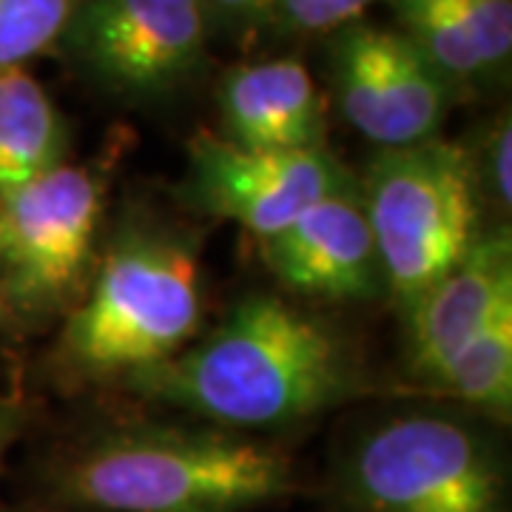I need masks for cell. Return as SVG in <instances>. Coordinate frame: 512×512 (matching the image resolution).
I'll list each match as a JSON object with an SVG mask.
<instances>
[{
	"label": "cell",
	"mask_w": 512,
	"mask_h": 512,
	"mask_svg": "<svg viewBox=\"0 0 512 512\" xmlns=\"http://www.w3.org/2000/svg\"><path fill=\"white\" fill-rule=\"evenodd\" d=\"M222 140L248 151L325 148L328 114L311 72L296 57L245 63L217 89Z\"/></svg>",
	"instance_id": "cell-12"
},
{
	"label": "cell",
	"mask_w": 512,
	"mask_h": 512,
	"mask_svg": "<svg viewBox=\"0 0 512 512\" xmlns=\"http://www.w3.org/2000/svg\"><path fill=\"white\" fill-rule=\"evenodd\" d=\"M69 43L114 92L148 97L180 86L205 52L202 0H80Z\"/></svg>",
	"instance_id": "cell-8"
},
{
	"label": "cell",
	"mask_w": 512,
	"mask_h": 512,
	"mask_svg": "<svg viewBox=\"0 0 512 512\" xmlns=\"http://www.w3.org/2000/svg\"><path fill=\"white\" fill-rule=\"evenodd\" d=\"M83 512H256L296 493L291 458L225 430L137 427L89 441L57 470Z\"/></svg>",
	"instance_id": "cell-2"
},
{
	"label": "cell",
	"mask_w": 512,
	"mask_h": 512,
	"mask_svg": "<svg viewBox=\"0 0 512 512\" xmlns=\"http://www.w3.org/2000/svg\"><path fill=\"white\" fill-rule=\"evenodd\" d=\"M484 163H487V183L493 188V197L498 205L510 208L512 202V131L510 120H498L490 134V143H487V154H484Z\"/></svg>",
	"instance_id": "cell-18"
},
{
	"label": "cell",
	"mask_w": 512,
	"mask_h": 512,
	"mask_svg": "<svg viewBox=\"0 0 512 512\" xmlns=\"http://www.w3.org/2000/svg\"><path fill=\"white\" fill-rule=\"evenodd\" d=\"M342 188H348L345 171L325 148L248 151L214 134H197L191 143V200L211 217L237 222L259 242Z\"/></svg>",
	"instance_id": "cell-9"
},
{
	"label": "cell",
	"mask_w": 512,
	"mask_h": 512,
	"mask_svg": "<svg viewBox=\"0 0 512 512\" xmlns=\"http://www.w3.org/2000/svg\"><path fill=\"white\" fill-rule=\"evenodd\" d=\"M69 131L46 89L20 69L0 72V200L63 165Z\"/></svg>",
	"instance_id": "cell-13"
},
{
	"label": "cell",
	"mask_w": 512,
	"mask_h": 512,
	"mask_svg": "<svg viewBox=\"0 0 512 512\" xmlns=\"http://www.w3.org/2000/svg\"><path fill=\"white\" fill-rule=\"evenodd\" d=\"M362 205L384 282L407 313L481 237L473 157L436 137L382 148L367 171Z\"/></svg>",
	"instance_id": "cell-4"
},
{
	"label": "cell",
	"mask_w": 512,
	"mask_h": 512,
	"mask_svg": "<svg viewBox=\"0 0 512 512\" xmlns=\"http://www.w3.org/2000/svg\"><path fill=\"white\" fill-rule=\"evenodd\" d=\"M433 384L461 404L507 416L512 407V302L478 330Z\"/></svg>",
	"instance_id": "cell-14"
},
{
	"label": "cell",
	"mask_w": 512,
	"mask_h": 512,
	"mask_svg": "<svg viewBox=\"0 0 512 512\" xmlns=\"http://www.w3.org/2000/svg\"><path fill=\"white\" fill-rule=\"evenodd\" d=\"M103 185L57 165L0 200V296L20 311H49L77 291L92 262Z\"/></svg>",
	"instance_id": "cell-6"
},
{
	"label": "cell",
	"mask_w": 512,
	"mask_h": 512,
	"mask_svg": "<svg viewBox=\"0 0 512 512\" xmlns=\"http://www.w3.org/2000/svg\"><path fill=\"white\" fill-rule=\"evenodd\" d=\"M194 251L157 231L111 245L89 296L69 316L60 348L86 376H137L174 359L200 328Z\"/></svg>",
	"instance_id": "cell-3"
},
{
	"label": "cell",
	"mask_w": 512,
	"mask_h": 512,
	"mask_svg": "<svg viewBox=\"0 0 512 512\" xmlns=\"http://www.w3.org/2000/svg\"><path fill=\"white\" fill-rule=\"evenodd\" d=\"M348 512H510L504 461L473 424L399 416L376 424L342 464Z\"/></svg>",
	"instance_id": "cell-5"
},
{
	"label": "cell",
	"mask_w": 512,
	"mask_h": 512,
	"mask_svg": "<svg viewBox=\"0 0 512 512\" xmlns=\"http://www.w3.org/2000/svg\"><path fill=\"white\" fill-rule=\"evenodd\" d=\"M330 74L342 114L379 148L433 140L450 103V80L393 29L367 23L339 29Z\"/></svg>",
	"instance_id": "cell-7"
},
{
	"label": "cell",
	"mask_w": 512,
	"mask_h": 512,
	"mask_svg": "<svg viewBox=\"0 0 512 512\" xmlns=\"http://www.w3.org/2000/svg\"><path fill=\"white\" fill-rule=\"evenodd\" d=\"M259 245L276 279L305 296L370 299L384 282L365 205L350 185Z\"/></svg>",
	"instance_id": "cell-10"
},
{
	"label": "cell",
	"mask_w": 512,
	"mask_h": 512,
	"mask_svg": "<svg viewBox=\"0 0 512 512\" xmlns=\"http://www.w3.org/2000/svg\"><path fill=\"white\" fill-rule=\"evenodd\" d=\"M467 35L476 46L484 72H498L512 55L510 0H453Z\"/></svg>",
	"instance_id": "cell-17"
},
{
	"label": "cell",
	"mask_w": 512,
	"mask_h": 512,
	"mask_svg": "<svg viewBox=\"0 0 512 512\" xmlns=\"http://www.w3.org/2000/svg\"><path fill=\"white\" fill-rule=\"evenodd\" d=\"M128 384L228 430H259L348 399L353 367L336 333L316 316L271 293H251L200 345Z\"/></svg>",
	"instance_id": "cell-1"
},
{
	"label": "cell",
	"mask_w": 512,
	"mask_h": 512,
	"mask_svg": "<svg viewBox=\"0 0 512 512\" xmlns=\"http://www.w3.org/2000/svg\"><path fill=\"white\" fill-rule=\"evenodd\" d=\"M20 430V410L15 404L0 402V461L6 456V450L12 447V441Z\"/></svg>",
	"instance_id": "cell-20"
},
{
	"label": "cell",
	"mask_w": 512,
	"mask_h": 512,
	"mask_svg": "<svg viewBox=\"0 0 512 512\" xmlns=\"http://www.w3.org/2000/svg\"><path fill=\"white\" fill-rule=\"evenodd\" d=\"M211 3L220 9L222 15L237 20H248V23L265 20L268 15H274L276 12V0H211Z\"/></svg>",
	"instance_id": "cell-19"
},
{
	"label": "cell",
	"mask_w": 512,
	"mask_h": 512,
	"mask_svg": "<svg viewBox=\"0 0 512 512\" xmlns=\"http://www.w3.org/2000/svg\"><path fill=\"white\" fill-rule=\"evenodd\" d=\"M402 35L430 57L447 80H467L484 74L476 46L458 18L453 0H390Z\"/></svg>",
	"instance_id": "cell-15"
},
{
	"label": "cell",
	"mask_w": 512,
	"mask_h": 512,
	"mask_svg": "<svg viewBox=\"0 0 512 512\" xmlns=\"http://www.w3.org/2000/svg\"><path fill=\"white\" fill-rule=\"evenodd\" d=\"M80 0H0V72L20 69L66 35Z\"/></svg>",
	"instance_id": "cell-16"
},
{
	"label": "cell",
	"mask_w": 512,
	"mask_h": 512,
	"mask_svg": "<svg viewBox=\"0 0 512 512\" xmlns=\"http://www.w3.org/2000/svg\"><path fill=\"white\" fill-rule=\"evenodd\" d=\"M512 302V242L507 231L478 237L453 271L441 276L413 305L410 367L436 382L495 313Z\"/></svg>",
	"instance_id": "cell-11"
}]
</instances>
